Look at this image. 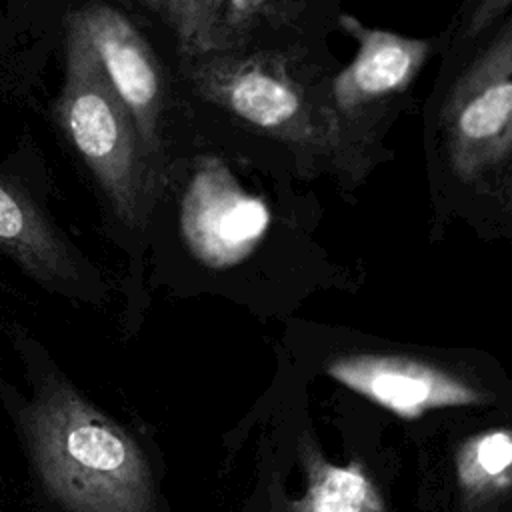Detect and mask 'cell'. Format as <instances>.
Returning <instances> with one entry per match:
<instances>
[{"label": "cell", "instance_id": "cell-1", "mask_svg": "<svg viewBox=\"0 0 512 512\" xmlns=\"http://www.w3.org/2000/svg\"><path fill=\"white\" fill-rule=\"evenodd\" d=\"M182 70L202 100L310 164L360 180L378 160L368 124L342 116L330 82L294 54L248 46L214 50L182 58Z\"/></svg>", "mask_w": 512, "mask_h": 512}, {"label": "cell", "instance_id": "cell-2", "mask_svg": "<svg viewBox=\"0 0 512 512\" xmlns=\"http://www.w3.org/2000/svg\"><path fill=\"white\" fill-rule=\"evenodd\" d=\"M28 438L44 486L68 512H152L142 448L70 386H50L34 402Z\"/></svg>", "mask_w": 512, "mask_h": 512}, {"label": "cell", "instance_id": "cell-3", "mask_svg": "<svg viewBox=\"0 0 512 512\" xmlns=\"http://www.w3.org/2000/svg\"><path fill=\"white\" fill-rule=\"evenodd\" d=\"M56 120L114 214L130 228L142 226L152 208L156 166L146 156L132 116L72 20H66V70Z\"/></svg>", "mask_w": 512, "mask_h": 512}, {"label": "cell", "instance_id": "cell-4", "mask_svg": "<svg viewBox=\"0 0 512 512\" xmlns=\"http://www.w3.org/2000/svg\"><path fill=\"white\" fill-rule=\"evenodd\" d=\"M444 154L462 182L508 174L512 156V22L506 18L450 84L440 110Z\"/></svg>", "mask_w": 512, "mask_h": 512}, {"label": "cell", "instance_id": "cell-5", "mask_svg": "<svg viewBox=\"0 0 512 512\" xmlns=\"http://www.w3.org/2000/svg\"><path fill=\"white\" fill-rule=\"evenodd\" d=\"M90 44L102 72L134 120L146 156L154 166L164 152L166 82L162 66L130 18L94 2L68 14Z\"/></svg>", "mask_w": 512, "mask_h": 512}, {"label": "cell", "instance_id": "cell-6", "mask_svg": "<svg viewBox=\"0 0 512 512\" xmlns=\"http://www.w3.org/2000/svg\"><path fill=\"white\" fill-rule=\"evenodd\" d=\"M324 370L342 386L406 420H416L438 408L488 402V396L468 380L406 354H342L332 358Z\"/></svg>", "mask_w": 512, "mask_h": 512}, {"label": "cell", "instance_id": "cell-7", "mask_svg": "<svg viewBox=\"0 0 512 512\" xmlns=\"http://www.w3.org/2000/svg\"><path fill=\"white\" fill-rule=\"evenodd\" d=\"M346 34L358 40V54L348 68L330 80V94L338 112L368 124V110L404 92L422 70L432 42L366 28L354 16H340Z\"/></svg>", "mask_w": 512, "mask_h": 512}, {"label": "cell", "instance_id": "cell-8", "mask_svg": "<svg viewBox=\"0 0 512 512\" xmlns=\"http://www.w3.org/2000/svg\"><path fill=\"white\" fill-rule=\"evenodd\" d=\"M0 254L44 284L76 278L74 260L38 206L14 184L0 180Z\"/></svg>", "mask_w": 512, "mask_h": 512}, {"label": "cell", "instance_id": "cell-9", "mask_svg": "<svg viewBox=\"0 0 512 512\" xmlns=\"http://www.w3.org/2000/svg\"><path fill=\"white\" fill-rule=\"evenodd\" d=\"M384 500L362 464H332L316 450L306 456V490L288 512H384Z\"/></svg>", "mask_w": 512, "mask_h": 512}, {"label": "cell", "instance_id": "cell-10", "mask_svg": "<svg viewBox=\"0 0 512 512\" xmlns=\"http://www.w3.org/2000/svg\"><path fill=\"white\" fill-rule=\"evenodd\" d=\"M512 438L506 428H490L464 440L456 452V480L462 496L490 502L508 494L512 484Z\"/></svg>", "mask_w": 512, "mask_h": 512}, {"label": "cell", "instance_id": "cell-11", "mask_svg": "<svg viewBox=\"0 0 512 512\" xmlns=\"http://www.w3.org/2000/svg\"><path fill=\"white\" fill-rule=\"evenodd\" d=\"M160 16L174 32L182 58L216 50L222 0H122Z\"/></svg>", "mask_w": 512, "mask_h": 512}, {"label": "cell", "instance_id": "cell-12", "mask_svg": "<svg viewBox=\"0 0 512 512\" xmlns=\"http://www.w3.org/2000/svg\"><path fill=\"white\" fill-rule=\"evenodd\" d=\"M292 0H222L216 30V50L250 46V38L286 20Z\"/></svg>", "mask_w": 512, "mask_h": 512}, {"label": "cell", "instance_id": "cell-13", "mask_svg": "<svg viewBox=\"0 0 512 512\" xmlns=\"http://www.w3.org/2000/svg\"><path fill=\"white\" fill-rule=\"evenodd\" d=\"M510 8V0H474L462 22V38L474 40L484 34Z\"/></svg>", "mask_w": 512, "mask_h": 512}]
</instances>
